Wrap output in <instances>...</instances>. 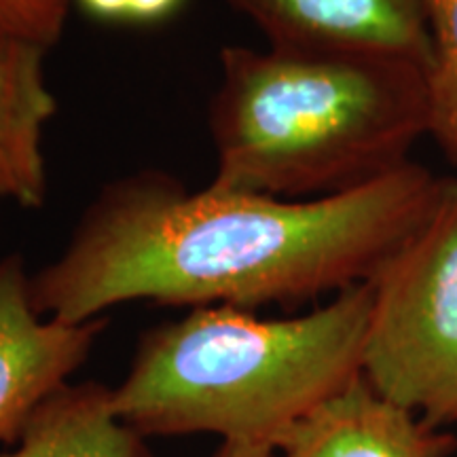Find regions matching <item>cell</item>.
Instances as JSON below:
<instances>
[{
    "mask_svg": "<svg viewBox=\"0 0 457 457\" xmlns=\"http://www.w3.org/2000/svg\"><path fill=\"white\" fill-rule=\"evenodd\" d=\"M441 179L409 162L369 185L313 199L205 187L163 171L112 180L87 205L64 253L30 279L38 313L104 318L159 305H295L369 282L430 214Z\"/></svg>",
    "mask_w": 457,
    "mask_h": 457,
    "instance_id": "cell-1",
    "label": "cell"
},
{
    "mask_svg": "<svg viewBox=\"0 0 457 457\" xmlns=\"http://www.w3.org/2000/svg\"><path fill=\"white\" fill-rule=\"evenodd\" d=\"M212 185L282 199L364 187L430 134L424 68L375 55L220 51L210 106Z\"/></svg>",
    "mask_w": 457,
    "mask_h": 457,
    "instance_id": "cell-2",
    "label": "cell"
},
{
    "mask_svg": "<svg viewBox=\"0 0 457 457\" xmlns=\"http://www.w3.org/2000/svg\"><path fill=\"white\" fill-rule=\"evenodd\" d=\"M370 305L362 282L296 318L193 307L142 335L111 387L112 413L142 438L210 432L276 449L290 426L362 375Z\"/></svg>",
    "mask_w": 457,
    "mask_h": 457,
    "instance_id": "cell-3",
    "label": "cell"
},
{
    "mask_svg": "<svg viewBox=\"0 0 457 457\" xmlns=\"http://www.w3.org/2000/svg\"><path fill=\"white\" fill-rule=\"evenodd\" d=\"M369 284L362 377L426 424H457V176Z\"/></svg>",
    "mask_w": 457,
    "mask_h": 457,
    "instance_id": "cell-4",
    "label": "cell"
},
{
    "mask_svg": "<svg viewBox=\"0 0 457 457\" xmlns=\"http://www.w3.org/2000/svg\"><path fill=\"white\" fill-rule=\"evenodd\" d=\"M32 276L17 254L0 259V443H20L32 415L71 384L106 318L64 322L37 312Z\"/></svg>",
    "mask_w": 457,
    "mask_h": 457,
    "instance_id": "cell-5",
    "label": "cell"
},
{
    "mask_svg": "<svg viewBox=\"0 0 457 457\" xmlns=\"http://www.w3.org/2000/svg\"><path fill=\"white\" fill-rule=\"evenodd\" d=\"M270 47L312 54L430 60L424 0H225Z\"/></svg>",
    "mask_w": 457,
    "mask_h": 457,
    "instance_id": "cell-6",
    "label": "cell"
},
{
    "mask_svg": "<svg viewBox=\"0 0 457 457\" xmlns=\"http://www.w3.org/2000/svg\"><path fill=\"white\" fill-rule=\"evenodd\" d=\"M453 436L377 394L362 375L290 426L278 457H447Z\"/></svg>",
    "mask_w": 457,
    "mask_h": 457,
    "instance_id": "cell-7",
    "label": "cell"
},
{
    "mask_svg": "<svg viewBox=\"0 0 457 457\" xmlns=\"http://www.w3.org/2000/svg\"><path fill=\"white\" fill-rule=\"evenodd\" d=\"M41 45L0 34V202L41 208L47 202L45 125L57 111L45 79Z\"/></svg>",
    "mask_w": 457,
    "mask_h": 457,
    "instance_id": "cell-8",
    "label": "cell"
},
{
    "mask_svg": "<svg viewBox=\"0 0 457 457\" xmlns=\"http://www.w3.org/2000/svg\"><path fill=\"white\" fill-rule=\"evenodd\" d=\"M0 457H155L146 438L111 409V387L68 384L32 415L20 443Z\"/></svg>",
    "mask_w": 457,
    "mask_h": 457,
    "instance_id": "cell-9",
    "label": "cell"
},
{
    "mask_svg": "<svg viewBox=\"0 0 457 457\" xmlns=\"http://www.w3.org/2000/svg\"><path fill=\"white\" fill-rule=\"evenodd\" d=\"M430 60L426 66L430 134L457 163V0H424Z\"/></svg>",
    "mask_w": 457,
    "mask_h": 457,
    "instance_id": "cell-10",
    "label": "cell"
},
{
    "mask_svg": "<svg viewBox=\"0 0 457 457\" xmlns=\"http://www.w3.org/2000/svg\"><path fill=\"white\" fill-rule=\"evenodd\" d=\"M72 0H0V34L51 49L64 34Z\"/></svg>",
    "mask_w": 457,
    "mask_h": 457,
    "instance_id": "cell-11",
    "label": "cell"
},
{
    "mask_svg": "<svg viewBox=\"0 0 457 457\" xmlns=\"http://www.w3.org/2000/svg\"><path fill=\"white\" fill-rule=\"evenodd\" d=\"M185 0H129V24H159L179 13Z\"/></svg>",
    "mask_w": 457,
    "mask_h": 457,
    "instance_id": "cell-12",
    "label": "cell"
},
{
    "mask_svg": "<svg viewBox=\"0 0 457 457\" xmlns=\"http://www.w3.org/2000/svg\"><path fill=\"white\" fill-rule=\"evenodd\" d=\"M83 13L108 24H129V0H74Z\"/></svg>",
    "mask_w": 457,
    "mask_h": 457,
    "instance_id": "cell-13",
    "label": "cell"
},
{
    "mask_svg": "<svg viewBox=\"0 0 457 457\" xmlns=\"http://www.w3.org/2000/svg\"><path fill=\"white\" fill-rule=\"evenodd\" d=\"M212 457H278V453L276 449L270 447V445L222 441V445L214 451Z\"/></svg>",
    "mask_w": 457,
    "mask_h": 457,
    "instance_id": "cell-14",
    "label": "cell"
}]
</instances>
